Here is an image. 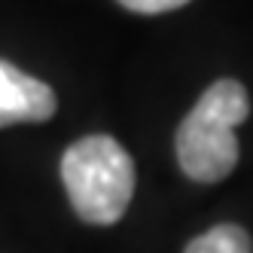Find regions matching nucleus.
I'll use <instances>...</instances> for the list:
<instances>
[{"instance_id": "nucleus-2", "label": "nucleus", "mask_w": 253, "mask_h": 253, "mask_svg": "<svg viewBox=\"0 0 253 253\" xmlns=\"http://www.w3.org/2000/svg\"><path fill=\"white\" fill-rule=\"evenodd\" d=\"M61 180L80 220L110 226L122 220L134 195V162L110 134H85L64 150Z\"/></svg>"}, {"instance_id": "nucleus-5", "label": "nucleus", "mask_w": 253, "mask_h": 253, "mask_svg": "<svg viewBox=\"0 0 253 253\" xmlns=\"http://www.w3.org/2000/svg\"><path fill=\"white\" fill-rule=\"evenodd\" d=\"M125 9L140 12V15H159V12H171L177 6L189 3V0H119Z\"/></svg>"}, {"instance_id": "nucleus-4", "label": "nucleus", "mask_w": 253, "mask_h": 253, "mask_svg": "<svg viewBox=\"0 0 253 253\" xmlns=\"http://www.w3.org/2000/svg\"><path fill=\"white\" fill-rule=\"evenodd\" d=\"M183 253H253V244L241 226L220 223V226L202 232L198 238H192Z\"/></svg>"}, {"instance_id": "nucleus-1", "label": "nucleus", "mask_w": 253, "mask_h": 253, "mask_svg": "<svg viewBox=\"0 0 253 253\" xmlns=\"http://www.w3.org/2000/svg\"><path fill=\"white\" fill-rule=\"evenodd\" d=\"M250 116L247 88L238 80H216L180 122L174 150L180 171L195 183H216L238 165L235 128Z\"/></svg>"}, {"instance_id": "nucleus-3", "label": "nucleus", "mask_w": 253, "mask_h": 253, "mask_svg": "<svg viewBox=\"0 0 253 253\" xmlns=\"http://www.w3.org/2000/svg\"><path fill=\"white\" fill-rule=\"evenodd\" d=\"M58 110L52 85L0 58V128L15 122H46Z\"/></svg>"}]
</instances>
